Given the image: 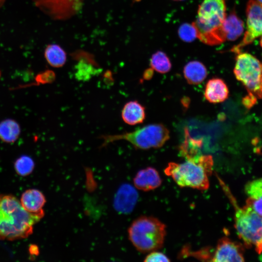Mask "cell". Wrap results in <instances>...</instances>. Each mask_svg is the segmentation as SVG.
I'll return each instance as SVG.
<instances>
[{"label": "cell", "mask_w": 262, "mask_h": 262, "mask_svg": "<svg viewBox=\"0 0 262 262\" xmlns=\"http://www.w3.org/2000/svg\"><path fill=\"white\" fill-rule=\"evenodd\" d=\"M16 173L20 176L25 177L33 171L34 163L30 157L23 155L18 158L14 164Z\"/></svg>", "instance_id": "cell-21"}, {"label": "cell", "mask_w": 262, "mask_h": 262, "mask_svg": "<svg viewBox=\"0 0 262 262\" xmlns=\"http://www.w3.org/2000/svg\"><path fill=\"white\" fill-rule=\"evenodd\" d=\"M223 27L226 41H234L243 33L244 22L232 12L227 16Z\"/></svg>", "instance_id": "cell-17"}, {"label": "cell", "mask_w": 262, "mask_h": 262, "mask_svg": "<svg viewBox=\"0 0 262 262\" xmlns=\"http://www.w3.org/2000/svg\"><path fill=\"white\" fill-rule=\"evenodd\" d=\"M212 262H244L243 250L240 245L224 237L217 243L212 254Z\"/></svg>", "instance_id": "cell-10"}, {"label": "cell", "mask_w": 262, "mask_h": 262, "mask_svg": "<svg viewBox=\"0 0 262 262\" xmlns=\"http://www.w3.org/2000/svg\"><path fill=\"white\" fill-rule=\"evenodd\" d=\"M82 2L83 0H34L40 10L57 20L71 17L80 9Z\"/></svg>", "instance_id": "cell-9"}, {"label": "cell", "mask_w": 262, "mask_h": 262, "mask_svg": "<svg viewBox=\"0 0 262 262\" xmlns=\"http://www.w3.org/2000/svg\"><path fill=\"white\" fill-rule=\"evenodd\" d=\"M174 0V1H182V0Z\"/></svg>", "instance_id": "cell-32"}, {"label": "cell", "mask_w": 262, "mask_h": 262, "mask_svg": "<svg viewBox=\"0 0 262 262\" xmlns=\"http://www.w3.org/2000/svg\"><path fill=\"white\" fill-rule=\"evenodd\" d=\"M213 165L211 155H200L196 160H186L182 163L170 162L164 173L181 187L206 190L210 186L209 176Z\"/></svg>", "instance_id": "cell-3"}, {"label": "cell", "mask_w": 262, "mask_h": 262, "mask_svg": "<svg viewBox=\"0 0 262 262\" xmlns=\"http://www.w3.org/2000/svg\"><path fill=\"white\" fill-rule=\"evenodd\" d=\"M162 182L159 172L152 167L140 170L133 178L135 187L143 191L153 190L158 188Z\"/></svg>", "instance_id": "cell-12"}, {"label": "cell", "mask_w": 262, "mask_h": 262, "mask_svg": "<svg viewBox=\"0 0 262 262\" xmlns=\"http://www.w3.org/2000/svg\"><path fill=\"white\" fill-rule=\"evenodd\" d=\"M55 78L54 72L51 70H46L38 74L35 80L38 83H49L52 82Z\"/></svg>", "instance_id": "cell-25"}, {"label": "cell", "mask_w": 262, "mask_h": 262, "mask_svg": "<svg viewBox=\"0 0 262 262\" xmlns=\"http://www.w3.org/2000/svg\"><path fill=\"white\" fill-rule=\"evenodd\" d=\"M262 252V245H261V250H260V253H261Z\"/></svg>", "instance_id": "cell-30"}, {"label": "cell", "mask_w": 262, "mask_h": 262, "mask_svg": "<svg viewBox=\"0 0 262 262\" xmlns=\"http://www.w3.org/2000/svg\"><path fill=\"white\" fill-rule=\"evenodd\" d=\"M150 68L156 71L164 74L171 68V63L168 57L163 51H158L152 54L150 60Z\"/></svg>", "instance_id": "cell-20"}, {"label": "cell", "mask_w": 262, "mask_h": 262, "mask_svg": "<svg viewBox=\"0 0 262 262\" xmlns=\"http://www.w3.org/2000/svg\"><path fill=\"white\" fill-rule=\"evenodd\" d=\"M226 17L225 0H203L198 7L197 18L192 23L196 37L210 46L226 41L223 27Z\"/></svg>", "instance_id": "cell-2"}, {"label": "cell", "mask_w": 262, "mask_h": 262, "mask_svg": "<svg viewBox=\"0 0 262 262\" xmlns=\"http://www.w3.org/2000/svg\"><path fill=\"white\" fill-rule=\"evenodd\" d=\"M145 262H170L169 258L163 252L154 250L149 252L144 260Z\"/></svg>", "instance_id": "cell-24"}, {"label": "cell", "mask_w": 262, "mask_h": 262, "mask_svg": "<svg viewBox=\"0 0 262 262\" xmlns=\"http://www.w3.org/2000/svg\"><path fill=\"white\" fill-rule=\"evenodd\" d=\"M256 0L262 3V0Z\"/></svg>", "instance_id": "cell-31"}, {"label": "cell", "mask_w": 262, "mask_h": 262, "mask_svg": "<svg viewBox=\"0 0 262 262\" xmlns=\"http://www.w3.org/2000/svg\"><path fill=\"white\" fill-rule=\"evenodd\" d=\"M245 191L248 197L255 198L262 196V178L248 182L245 186Z\"/></svg>", "instance_id": "cell-22"}, {"label": "cell", "mask_w": 262, "mask_h": 262, "mask_svg": "<svg viewBox=\"0 0 262 262\" xmlns=\"http://www.w3.org/2000/svg\"><path fill=\"white\" fill-rule=\"evenodd\" d=\"M123 121L130 125H135L143 122L146 118L145 108L137 100L127 102L121 111Z\"/></svg>", "instance_id": "cell-15"}, {"label": "cell", "mask_w": 262, "mask_h": 262, "mask_svg": "<svg viewBox=\"0 0 262 262\" xmlns=\"http://www.w3.org/2000/svg\"><path fill=\"white\" fill-rule=\"evenodd\" d=\"M20 202L23 208L32 213H44L43 209L46 202L44 194L35 189H28L21 195Z\"/></svg>", "instance_id": "cell-14"}, {"label": "cell", "mask_w": 262, "mask_h": 262, "mask_svg": "<svg viewBox=\"0 0 262 262\" xmlns=\"http://www.w3.org/2000/svg\"><path fill=\"white\" fill-rule=\"evenodd\" d=\"M138 193L132 185L124 184L117 191L115 197L114 206L121 213H128L134 208L138 199Z\"/></svg>", "instance_id": "cell-11"}, {"label": "cell", "mask_w": 262, "mask_h": 262, "mask_svg": "<svg viewBox=\"0 0 262 262\" xmlns=\"http://www.w3.org/2000/svg\"><path fill=\"white\" fill-rule=\"evenodd\" d=\"M169 138L168 129L160 123L147 125L131 132L100 136L103 140L101 147L123 140L130 143L135 148L143 150L161 147Z\"/></svg>", "instance_id": "cell-6"}, {"label": "cell", "mask_w": 262, "mask_h": 262, "mask_svg": "<svg viewBox=\"0 0 262 262\" xmlns=\"http://www.w3.org/2000/svg\"><path fill=\"white\" fill-rule=\"evenodd\" d=\"M152 74V69H147L144 74V78L146 80L149 79L151 78Z\"/></svg>", "instance_id": "cell-27"}, {"label": "cell", "mask_w": 262, "mask_h": 262, "mask_svg": "<svg viewBox=\"0 0 262 262\" xmlns=\"http://www.w3.org/2000/svg\"><path fill=\"white\" fill-rule=\"evenodd\" d=\"M129 240L135 248L143 253L161 248L164 244L166 226L151 216H141L135 219L128 229Z\"/></svg>", "instance_id": "cell-4"}, {"label": "cell", "mask_w": 262, "mask_h": 262, "mask_svg": "<svg viewBox=\"0 0 262 262\" xmlns=\"http://www.w3.org/2000/svg\"><path fill=\"white\" fill-rule=\"evenodd\" d=\"M246 28L242 41L231 49L238 53L242 49L262 36V3L256 0H249L246 7Z\"/></svg>", "instance_id": "cell-8"}, {"label": "cell", "mask_w": 262, "mask_h": 262, "mask_svg": "<svg viewBox=\"0 0 262 262\" xmlns=\"http://www.w3.org/2000/svg\"><path fill=\"white\" fill-rule=\"evenodd\" d=\"M183 73L189 84L197 85L205 80L207 76V70L200 62L192 61L184 66Z\"/></svg>", "instance_id": "cell-16"}, {"label": "cell", "mask_w": 262, "mask_h": 262, "mask_svg": "<svg viewBox=\"0 0 262 262\" xmlns=\"http://www.w3.org/2000/svg\"><path fill=\"white\" fill-rule=\"evenodd\" d=\"M260 46L262 48V36L261 37V39L260 41Z\"/></svg>", "instance_id": "cell-29"}, {"label": "cell", "mask_w": 262, "mask_h": 262, "mask_svg": "<svg viewBox=\"0 0 262 262\" xmlns=\"http://www.w3.org/2000/svg\"><path fill=\"white\" fill-rule=\"evenodd\" d=\"M44 212L32 213L26 211L20 200L11 195H0V240L15 241L28 237L33 226Z\"/></svg>", "instance_id": "cell-1"}, {"label": "cell", "mask_w": 262, "mask_h": 262, "mask_svg": "<svg viewBox=\"0 0 262 262\" xmlns=\"http://www.w3.org/2000/svg\"><path fill=\"white\" fill-rule=\"evenodd\" d=\"M44 56L48 64L56 68L63 66L66 61V51L57 44L48 45L44 51Z\"/></svg>", "instance_id": "cell-19"}, {"label": "cell", "mask_w": 262, "mask_h": 262, "mask_svg": "<svg viewBox=\"0 0 262 262\" xmlns=\"http://www.w3.org/2000/svg\"><path fill=\"white\" fill-rule=\"evenodd\" d=\"M6 0H0V7L2 6Z\"/></svg>", "instance_id": "cell-28"}, {"label": "cell", "mask_w": 262, "mask_h": 262, "mask_svg": "<svg viewBox=\"0 0 262 262\" xmlns=\"http://www.w3.org/2000/svg\"><path fill=\"white\" fill-rule=\"evenodd\" d=\"M230 199L235 207V227L238 236L247 246H255L260 253L262 243V216L248 205L240 208L232 197Z\"/></svg>", "instance_id": "cell-7"}, {"label": "cell", "mask_w": 262, "mask_h": 262, "mask_svg": "<svg viewBox=\"0 0 262 262\" xmlns=\"http://www.w3.org/2000/svg\"><path fill=\"white\" fill-rule=\"evenodd\" d=\"M20 133L19 124L15 120L6 119L0 122V140L7 143H13Z\"/></svg>", "instance_id": "cell-18"}, {"label": "cell", "mask_w": 262, "mask_h": 262, "mask_svg": "<svg viewBox=\"0 0 262 262\" xmlns=\"http://www.w3.org/2000/svg\"><path fill=\"white\" fill-rule=\"evenodd\" d=\"M246 204L258 214L262 216V196L255 198L248 197Z\"/></svg>", "instance_id": "cell-26"}, {"label": "cell", "mask_w": 262, "mask_h": 262, "mask_svg": "<svg viewBox=\"0 0 262 262\" xmlns=\"http://www.w3.org/2000/svg\"><path fill=\"white\" fill-rule=\"evenodd\" d=\"M229 91L225 82L219 78H213L206 83L204 93L209 102L218 103L224 101L229 97Z\"/></svg>", "instance_id": "cell-13"}, {"label": "cell", "mask_w": 262, "mask_h": 262, "mask_svg": "<svg viewBox=\"0 0 262 262\" xmlns=\"http://www.w3.org/2000/svg\"><path fill=\"white\" fill-rule=\"evenodd\" d=\"M233 73L248 93L244 104L252 106L262 98V63L252 54L241 51L237 53Z\"/></svg>", "instance_id": "cell-5"}, {"label": "cell", "mask_w": 262, "mask_h": 262, "mask_svg": "<svg viewBox=\"0 0 262 262\" xmlns=\"http://www.w3.org/2000/svg\"><path fill=\"white\" fill-rule=\"evenodd\" d=\"M180 37L186 42H191L196 37V32L191 24L185 23L181 25L179 29Z\"/></svg>", "instance_id": "cell-23"}]
</instances>
